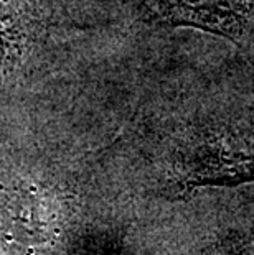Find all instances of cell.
<instances>
[{"mask_svg": "<svg viewBox=\"0 0 254 255\" xmlns=\"http://www.w3.org/2000/svg\"><path fill=\"white\" fill-rule=\"evenodd\" d=\"M180 173L188 186H235L254 181V137L228 127L198 128Z\"/></svg>", "mask_w": 254, "mask_h": 255, "instance_id": "obj_1", "label": "cell"}, {"mask_svg": "<svg viewBox=\"0 0 254 255\" xmlns=\"http://www.w3.org/2000/svg\"><path fill=\"white\" fill-rule=\"evenodd\" d=\"M157 18L174 26H192L240 45L251 0H147Z\"/></svg>", "mask_w": 254, "mask_h": 255, "instance_id": "obj_2", "label": "cell"}]
</instances>
